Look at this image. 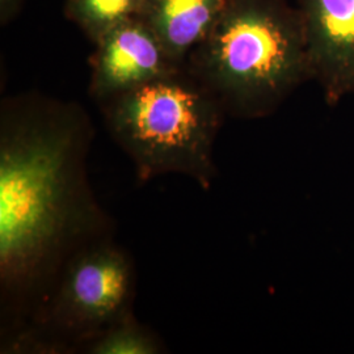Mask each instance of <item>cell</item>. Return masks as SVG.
Segmentation results:
<instances>
[{
  "label": "cell",
  "instance_id": "1",
  "mask_svg": "<svg viewBox=\"0 0 354 354\" xmlns=\"http://www.w3.org/2000/svg\"><path fill=\"white\" fill-rule=\"evenodd\" d=\"M92 136L76 102L37 93L1 102L0 285L16 327L10 342L37 326L70 259L112 238L87 176Z\"/></svg>",
  "mask_w": 354,
  "mask_h": 354
},
{
  "label": "cell",
  "instance_id": "2",
  "mask_svg": "<svg viewBox=\"0 0 354 354\" xmlns=\"http://www.w3.org/2000/svg\"><path fill=\"white\" fill-rule=\"evenodd\" d=\"M185 68L239 118L273 113L313 79L304 26L288 0H228Z\"/></svg>",
  "mask_w": 354,
  "mask_h": 354
},
{
  "label": "cell",
  "instance_id": "3",
  "mask_svg": "<svg viewBox=\"0 0 354 354\" xmlns=\"http://www.w3.org/2000/svg\"><path fill=\"white\" fill-rule=\"evenodd\" d=\"M99 105L140 183L178 174L210 188L216 174L215 140L226 112L185 66Z\"/></svg>",
  "mask_w": 354,
  "mask_h": 354
},
{
  "label": "cell",
  "instance_id": "4",
  "mask_svg": "<svg viewBox=\"0 0 354 354\" xmlns=\"http://www.w3.org/2000/svg\"><path fill=\"white\" fill-rule=\"evenodd\" d=\"M136 272L129 253L111 239L82 248L62 276L37 326L12 349L82 345L133 314Z\"/></svg>",
  "mask_w": 354,
  "mask_h": 354
},
{
  "label": "cell",
  "instance_id": "5",
  "mask_svg": "<svg viewBox=\"0 0 354 354\" xmlns=\"http://www.w3.org/2000/svg\"><path fill=\"white\" fill-rule=\"evenodd\" d=\"M93 45L88 92L99 104L184 67L138 17L113 26Z\"/></svg>",
  "mask_w": 354,
  "mask_h": 354
},
{
  "label": "cell",
  "instance_id": "6",
  "mask_svg": "<svg viewBox=\"0 0 354 354\" xmlns=\"http://www.w3.org/2000/svg\"><path fill=\"white\" fill-rule=\"evenodd\" d=\"M311 75L328 105L354 95V0H295Z\"/></svg>",
  "mask_w": 354,
  "mask_h": 354
},
{
  "label": "cell",
  "instance_id": "7",
  "mask_svg": "<svg viewBox=\"0 0 354 354\" xmlns=\"http://www.w3.org/2000/svg\"><path fill=\"white\" fill-rule=\"evenodd\" d=\"M227 3L228 0H146L137 17L151 29L168 55L184 66Z\"/></svg>",
  "mask_w": 354,
  "mask_h": 354
},
{
  "label": "cell",
  "instance_id": "8",
  "mask_svg": "<svg viewBox=\"0 0 354 354\" xmlns=\"http://www.w3.org/2000/svg\"><path fill=\"white\" fill-rule=\"evenodd\" d=\"M146 0H66L64 15L96 42L109 29L137 17Z\"/></svg>",
  "mask_w": 354,
  "mask_h": 354
},
{
  "label": "cell",
  "instance_id": "9",
  "mask_svg": "<svg viewBox=\"0 0 354 354\" xmlns=\"http://www.w3.org/2000/svg\"><path fill=\"white\" fill-rule=\"evenodd\" d=\"M83 349L89 354H158L163 352V344L130 314L91 339Z\"/></svg>",
  "mask_w": 354,
  "mask_h": 354
},
{
  "label": "cell",
  "instance_id": "10",
  "mask_svg": "<svg viewBox=\"0 0 354 354\" xmlns=\"http://www.w3.org/2000/svg\"><path fill=\"white\" fill-rule=\"evenodd\" d=\"M26 0H0V23L8 26L20 13Z\"/></svg>",
  "mask_w": 354,
  "mask_h": 354
}]
</instances>
